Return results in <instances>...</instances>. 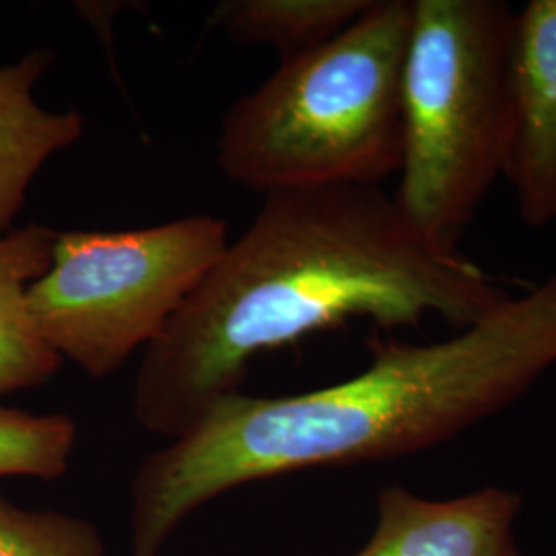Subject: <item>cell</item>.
<instances>
[{
    "label": "cell",
    "instance_id": "11",
    "mask_svg": "<svg viewBox=\"0 0 556 556\" xmlns=\"http://www.w3.org/2000/svg\"><path fill=\"white\" fill-rule=\"evenodd\" d=\"M77 422L66 415H31L0 404V478L56 480L68 468Z\"/></svg>",
    "mask_w": 556,
    "mask_h": 556
},
{
    "label": "cell",
    "instance_id": "3",
    "mask_svg": "<svg viewBox=\"0 0 556 556\" xmlns=\"http://www.w3.org/2000/svg\"><path fill=\"white\" fill-rule=\"evenodd\" d=\"M413 0H371L332 40L280 60L225 114L217 163L262 197L371 184L402 165V73Z\"/></svg>",
    "mask_w": 556,
    "mask_h": 556
},
{
    "label": "cell",
    "instance_id": "13",
    "mask_svg": "<svg viewBox=\"0 0 556 556\" xmlns=\"http://www.w3.org/2000/svg\"><path fill=\"white\" fill-rule=\"evenodd\" d=\"M484 556H517L516 546H514V540L511 536L507 538V540H503L498 546H495L489 555Z\"/></svg>",
    "mask_w": 556,
    "mask_h": 556
},
{
    "label": "cell",
    "instance_id": "10",
    "mask_svg": "<svg viewBox=\"0 0 556 556\" xmlns=\"http://www.w3.org/2000/svg\"><path fill=\"white\" fill-rule=\"evenodd\" d=\"M371 0H225L208 20L231 40L277 48L280 60L332 40Z\"/></svg>",
    "mask_w": 556,
    "mask_h": 556
},
{
    "label": "cell",
    "instance_id": "7",
    "mask_svg": "<svg viewBox=\"0 0 556 556\" xmlns=\"http://www.w3.org/2000/svg\"><path fill=\"white\" fill-rule=\"evenodd\" d=\"M519 497L497 486L433 501L402 486L379 491L378 526L353 556H484L511 536Z\"/></svg>",
    "mask_w": 556,
    "mask_h": 556
},
{
    "label": "cell",
    "instance_id": "4",
    "mask_svg": "<svg viewBox=\"0 0 556 556\" xmlns=\"http://www.w3.org/2000/svg\"><path fill=\"white\" fill-rule=\"evenodd\" d=\"M516 17L503 0H413L394 200L422 239L447 254H459L503 174Z\"/></svg>",
    "mask_w": 556,
    "mask_h": 556
},
{
    "label": "cell",
    "instance_id": "1",
    "mask_svg": "<svg viewBox=\"0 0 556 556\" xmlns=\"http://www.w3.org/2000/svg\"><path fill=\"white\" fill-rule=\"evenodd\" d=\"M507 295L477 262L425 241L381 186L324 184L264 197L135 378L140 427L172 441L241 392L250 363L353 318L383 330L477 324Z\"/></svg>",
    "mask_w": 556,
    "mask_h": 556
},
{
    "label": "cell",
    "instance_id": "6",
    "mask_svg": "<svg viewBox=\"0 0 556 556\" xmlns=\"http://www.w3.org/2000/svg\"><path fill=\"white\" fill-rule=\"evenodd\" d=\"M501 176L523 225L556 223V0H532L517 13Z\"/></svg>",
    "mask_w": 556,
    "mask_h": 556
},
{
    "label": "cell",
    "instance_id": "8",
    "mask_svg": "<svg viewBox=\"0 0 556 556\" xmlns=\"http://www.w3.org/2000/svg\"><path fill=\"white\" fill-rule=\"evenodd\" d=\"M54 56L34 50L0 66V236L13 229L31 181L56 153L79 142V110H48L36 85Z\"/></svg>",
    "mask_w": 556,
    "mask_h": 556
},
{
    "label": "cell",
    "instance_id": "12",
    "mask_svg": "<svg viewBox=\"0 0 556 556\" xmlns=\"http://www.w3.org/2000/svg\"><path fill=\"white\" fill-rule=\"evenodd\" d=\"M0 556H105V551L89 519L25 509L0 497Z\"/></svg>",
    "mask_w": 556,
    "mask_h": 556
},
{
    "label": "cell",
    "instance_id": "5",
    "mask_svg": "<svg viewBox=\"0 0 556 556\" xmlns=\"http://www.w3.org/2000/svg\"><path fill=\"white\" fill-rule=\"evenodd\" d=\"M227 243V223L211 215L59 231L48 270L27 289L29 318L54 355L108 378L165 332Z\"/></svg>",
    "mask_w": 556,
    "mask_h": 556
},
{
    "label": "cell",
    "instance_id": "2",
    "mask_svg": "<svg viewBox=\"0 0 556 556\" xmlns=\"http://www.w3.org/2000/svg\"><path fill=\"white\" fill-rule=\"evenodd\" d=\"M355 378L305 394L220 400L135 475L130 556H160L179 521L223 493L318 466L410 456L528 394L556 365V273L429 344L376 338Z\"/></svg>",
    "mask_w": 556,
    "mask_h": 556
},
{
    "label": "cell",
    "instance_id": "9",
    "mask_svg": "<svg viewBox=\"0 0 556 556\" xmlns=\"http://www.w3.org/2000/svg\"><path fill=\"white\" fill-rule=\"evenodd\" d=\"M56 236L41 223L0 236V397L43 386L62 363L38 337L27 309V289L48 270Z\"/></svg>",
    "mask_w": 556,
    "mask_h": 556
}]
</instances>
